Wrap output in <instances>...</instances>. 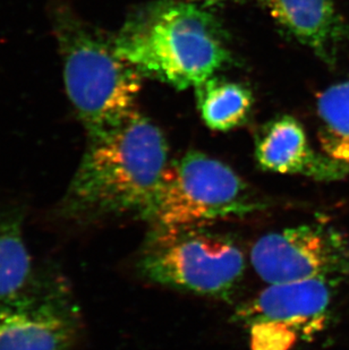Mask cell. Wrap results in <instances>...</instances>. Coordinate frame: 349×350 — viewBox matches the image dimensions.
<instances>
[{"label": "cell", "mask_w": 349, "mask_h": 350, "mask_svg": "<svg viewBox=\"0 0 349 350\" xmlns=\"http://www.w3.org/2000/svg\"><path fill=\"white\" fill-rule=\"evenodd\" d=\"M86 139L60 203L62 213L79 221L125 215L148 221L170 163L161 129L138 111L116 129Z\"/></svg>", "instance_id": "6da1fadb"}, {"label": "cell", "mask_w": 349, "mask_h": 350, "mask_svg": "<svg viewBox=\"0 0 349 350\" xmlns=\"http://www.w3.org/2000/svg\"><path fill=\"white\" fill-rule=\"evenodd\" d=\"M114 43L142 77L178 90L196 88L233 62L219 21L186 0L142 7L126 20Z\"/></svg>", "instance_id": "7a4b0ae2"}, {"label": "cell", "mask_w": 349, "mask_h": 350, "mask_svg": "<svg viewBox=\"0 0 349 350\" xmlns=\"http://www.w3.org/2000/svg\"><path fill=\"white\" fill-rule=\"evenodd\" d=\"M49 10L76 116L86 139L103 135L138 113L143 77L117 53L114 37L83 20L68 3L57 1Z\"/></svg>", "instance_id": "3957f363"}, {"label": "cell", "mask_w": 349, "mask_h": 350, "mask_svg": "<svg viewBox=\"0 0 349 350\" xmlns=\"http://www.w3.org/2000/svg\"><path fill=\"white\" fill-rule=\"evenodd\" d=\"M263 208L246 183L224 162L190 151L170 161L148 221L153 229L205 227Z\"/></svg>", "instance_id": "277c9868"}, {"label": "cell", "mask_w": 349, "mask_h": 350, "mask_svg": "<svg viewBox=\"0 0 349 350\" xmlns=\"http://www.w3.org/2000/svg\"><path fill=\"white\" fill-rule=\"evenodd\" d=\"M139 270L155 284L226 297L244 275L245 258L231 238L205 227L153 229L140 255Z\"/></svg>", "instance_id": "5b68a950"}, {"label": "cell", "mask_w": 349, "mask_h": 350, "mask_svg": "<svg viewBox=\"0 0 349 350\" xmlns=\"http://www.w3.org/2000/svg\"><path fill=\"white\" fill-rule=\"evenodd\" d=\"M84 320L70 281L34 270L23 287L0 301V350H72Z\"/></svg>", "instance_id": "8992f818"}, {"label": "cell", "mask_w": 349, "mask_h": 350, "mask_svg": "<svg viewBox=\"0 0 349 350\" xmlns=\"http://www.w3.org/2000/svg\"><path fill=\"white\" fill-rule=\"evenodd\" d=\"M336 284L319 279L269 284L236 314L248 327L252 350H290L320 334Z\"/></svg>", "instance_id": "52a82bcc"}, {"label": "cell", "mask_w": 349, "mask_h": 350, "mask_svg": "<svg viewBox=\"0 0 349 350\" xmlns=\"http://www.w3.org/2000/svg\"><path fill=\"white\" fill-rule=\"evenodd\" d=\"M250 263L268 284L316 279L338 284L349 275V243L322 222L296 226L261 237Z\"/></svg>", "instance_id": "ba28073f"}, {"label": "cell", "mask_w": 349, "mask_h": 350, "mask_svg": "<svg viewBox=\"0 0 349 350\" xmlns=\"http://www.w3.org/2000/svg\"><path fill=\"white\" fill-rule=\"evenodd\" d=\"M255 159L266 172L320 182L338 180L349 174L348 167L315 151L303 125L292 116L277 117L261 129L255 139Z\"/></svg>", "instance_id": "9c48e42d"}, {"label": "cell", "mask_w": 349, "mask_h": 350, "mask_svg": "<svg viewBox=\"0 0 349 350\" xmlns=\"http://www.w3.org/2000/svg\"><path fill=\"white\" fill-rule=\"evenodd\" d=\"M271 16L323 63L336 65L349 44V25L335 0H263Z\"/></svg>", "instance_id": "30bf717a"}, {"label": "cell", "mask_w": 349, "mask_h": 350, "mask_svg": "<svg viewBox=\"0 0 349 350\" xmlns=\"http://www.w3.org/2000/svg\"><path fill=\"white\" fill-rule=\"evenodd\" d=\"M195 91L202 120L212 131L229 132L240 127L253 108V94L241 83L212 77Z\"/></svg>", "instance_id": "8fae6325"}, {"label": "cell", "mask_w": 349, "mask_h": 350, "mask_svg": "<svg viewBox=\"0 0 349 350\" xmlns=\"http://www.w3.org/2000/svg\"><path fill=\"white\" fill-rule=\"evenodd\" d=\"M34 273L24 237L23 212L0 204V301L23 287Z\"/></svg>", "instance_id": "7c38bea8"}, {"label": "cell", "mask_w": 349, "mask_h": 350, "mask_svg": "<svg viewBox=\"0 0 349 350\" xmlns=\"http://www.w3.org/2000/svg\"><path fill=\"white\" fill-rule=\"evenodd\" d=\"M323 153L349 168V79L324 90L316 100Z\"/></svg>", "instance_id": "4fadbf2b"}, {"label": "cell", "mask_w": 349, "mask_h": 350, "mask_svg": "<svg viewBox=\"0 0 349 350\" xmlns=\"http://www.w3.org/2000/svg\"><path fill=\"white\" fill-rule=\"evenodd\" d=\"M190 3H196L202 7L214 6V5H219V3H229V1H240V0H186Z\"/></svg>", "instance_id": "5bb4252c"}]
</instances>
